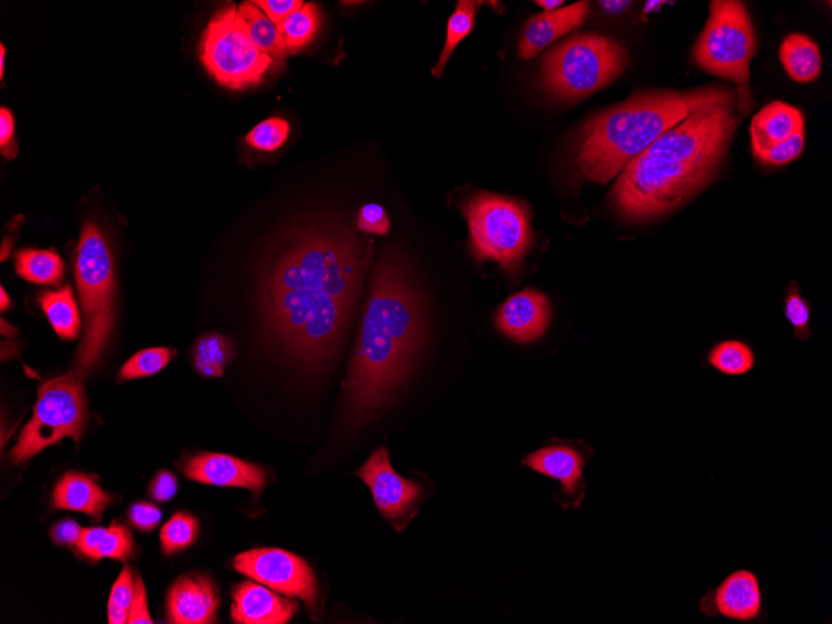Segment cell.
<instances>
[{
    "label": "cell",
    "mask_w": 832,
    "mask_h": 624,
    "mask_svg": "<svg viewBox=\"0 0 832 624\" xmlns=\"http://www.w3.org/2000/svg\"><path fill=\"white\" fill-rule=\"evenodd\" d=\"M255 4L279 28L305 2L302 0H256Z\"/></svg>",
    "instance_id": "obj_39"
},
{
    "label": "cell",
    "mask_w": 832,
    "mask_h": 624,
    "mask_svg": "<svg viewBox=\"0 0 832 624\" xmlns=\"http://www.w3.org/2000/svg\"><path fill=\"white\" fill-rule=\"evenodd\" d=\"M4 57H6V48L4 45H0V78H3L4 75Z\"/></svg>",
    "instance_id": "obj_48"
},
{
    "label": "cell",
    "mask_w": 832,
    "mask_h": 624,
    "mask_svg": "<svg viewBox=\"0 0 832 624\" xmlns=\"http://www.w3.org/2000/svg\"><path fill=\"white\" fill-rule=\"evenodd\" d=\"M708 364L721 375L739 377L754 368L756 355L744 341L726 340L710 349Z\"/></svg>",
    "instance_id": "obj_28"
},
{
    "label": "cell",
    "mask_w": 832,
    "mask_h": 624,
    "mask_svg": "<svg viewBox=\"0 0 832 624\" xmlns=\"http://www.w3.org/2000/svg\"><path fill=\"white\" fill-rule=\"evenodd\" d=\"M237 16L246 29L253 44L274 60H283L287 49L278 27L260 10L255 2H244L237 7Z\"/></svg>",
    "instance_id": "obj_23"
},
{
    "label": "cell",
    "mask_w": 832,
    "mask_h": 624,
    "mask_svg": "<svg viewBox=\"0 0 832 624\" xmlns=\"http://www.w3.org/2000/svg\"><path fill=\"white\" fill-rule=\"evenodd\" d=\"M112 500L93 478L80 472H68L58 481L53 494L55 509L82 512L94 519L102 518Z\"/></svg>",
    "instance_id": "obj_21"
},
{
    "label": "cell",
    "mask_w": 832,
    "mask_h": 624,
    "mask_svg": "<svg viewBox=\"0 0 832 624\" xmlns=\"http://www.w3.org/2000/svg\"><path fill=\"white\" fill-rule=\"evenodd\" d=\"M197 536L198 521L184 512L176 513L160 532L165 555H174V553L193 546Z\"/></svg>",
    "instance_id": "obj_30"
},
{
    "label": "cell",
    "mask_w": 832,
    "mask_h": 624,
    "mask_svg": "<svg viewBox=\"0 0 832 624\" xmlns=\"http://www.w3.org/2000/svg\"><path fill=\"white\" fill-rule=\"evenodd\" d=\"M133 551L134 541L132 533L125 526L114 521L112 526L107 529L106 535L102 543H100L93 560L113 559L125 562L133 555Z\"/></svg>",
    "instance_id": "obj_34"
},
{
    "label": "cell",
    "mask_w": 832,
    "mask_h": 624,
    "mask_svg": "<svg viewBox=\"0 0 832 624\" xmlns=\"http://www.w3.org/2000/svg\"><path fill=\"white\" fill-rule=\"evenodd\" d=\"M177 488V479L172 472L160 471L150 488V495L157 502H166L176 495Z\"/></svg>",
    "instance_id": "obj_42"
},
{
    "label": "cell",
    "mask_w": 832,
    "mask_h": 624,
    "mask_svg": "<svg viewBox=\"0 0 832 624\" xmlns=\"http://www.w3.org/2000/svg\"><path fill=\"white\" fill-rule=\"evenodd\" d=\"M9 307H10V298L6 289L2 287V289H0V308H2V311H4Z\"/></svg>",
    "instance_id": "obj_47"
},
{
    "label": "cell",
    "mask_w": 832,
    "mask_h": 624,
    "mask_svg": "<svg viewBox=\"0 0 832 624\" xmlns=\"http://www.w3.org/2000/svg\"><path fill=\"white\" fill-rule=\"evenodd\" d=\"M184 471L189 480L220 488H245L254 494H259L267 484L265 469L218 452H203L188 459Z\"/></svg>",
    "instance_id": "obj_16"
},
{
    "label": "cell",
    "mask_w": 832,
    "mask_h": 624,
    "mask_svg": "<svg viewBox=\"0 0 832 624\" xmlns=\"http://www.w3.org/2000/svg\"><path fill=\"white\" fill-rule=\"evenodd\" d=\"M319 17V9L315 3H305L278 28L284 37L287 54L299 53L316 37Z\"/></svg>",
    "instance_id": "obj_27"
},
{
    "label": "cell",
    "mask_w": 832,
    "mask_h": 624,
    "mask_svg": "<svg viewBox=\"0 0 832 624\" xmlns=\"http://www.w3.org/2000/svg\"><path fill=\"white\" fill-rule=\"evenodd\" d=\"M805 145L804 133H799L768 153L758 157L761 163L767 165H785L798 158L803 153Z\"/></svg>",
    "instance_id": "obj_37"
},
{
    "label": "cell",
    "mask_w": 832,
    "mask_h": 624,
    "mask_svg": "<svg viewBox=\"0 0 832 624\" xmlns=\"http://www.w3.org/2000/svg\"><path fill=\"white\" fill-rule=\"evenodd\" d=\"M80 379L72 374L45 381L39 388L33 418L20 432L10 454L16 464H23L64 438H72L75 442L82 439L88 421V401Z\"/></svg>",
    "instance_id": "obj_9"
},
{
    "label": "cell",
    "mask_w": 832,
    "mask_h": 624,
    "mask_svg": "<svg viewBox=\"0 0 832 624\" xmlns=\"http://www.w3.org/2000/svg\"><path fill=\"white\" fill-rule=\"evenodd\" d=\"M129 624H152L153 618L150 617L146 589L142 577L135 579V591L132 607H130Z\"/></svg>",
    "instance_id": "obj_40"
},
{
    "label": "cell",
    "mask_w": 832,
    "mask_h": 624,
    "mask_svg": "<svg viewBox=\"0 0 832 624\" xmlns=\"http://www.w3.org/2000/svg\"><path fill=\"white\" fill-rule=\"evenodd\" d=\"M781 64L797 83H813L823 69V58L813 39L805 34H790L779 50Z\"/></svg>",
    "instance_id": "obj_22"
},
{
    "label": "cell",
    "mask_w": 832,
    "mask_h": 624,
    "mask_svg": "<svg viewBox=\"0 0 832 624\" xmlns=\"http://www.w3.org/2000/svg\"><path fill=\"white\" fill-rule=\"evenodd\" d=\"M599 4L606 10V12L618 14L623 13L624 10L630 6V2H599Z\"/></svg>",
    "instance_id": "obj_45"
},
{
    "label": "cell",
    "mask_w": 832,
    "mask_h": 624,
    "mask_svg": "<svg viewBox=\"0 0 832 624\" xmlns=\"http://www.w3.org/2000/svg\"><path fill=\"white\" fill-rule=\"evenodd\" d=\"M589 3L578 2L555 12L531 18L520 40V54L524 59L536 57L541 50L583 24L588 17Z\"/></svg>",
    "instance_id": "obj_19"
},
{
    "label": "cell",
    "mask_w": 832,
    "mask_h": 624,
    "mask_svg": "<svg viewBox=\"0 0 832 624\" xmlns=\"http://www.w3.org/2000/svg\"><path fill=\"white\" fill-rule=\"evenodd\" d=\"M175 355L176 351L170 348H150L138 351L126 361L120 371V378L133 380L155 376L172 361Z\"/></svg>",
    "instance_id": "obj_31"
},
{
    "label": "cell",
    "mask_w": 832,
    "mask_h": 624,
    "mask_svg": "<svg viewBox=\"0 0 832 624\" xmlns=\"http://www.w3.org/2000/svg\"><path fill=\"white\" fill-rule=\"evenodd\" d=\"M804 115L798 108L781 102L767 105L753 117L750 126L754 156L758 158L794 135L804 133Z\"/></svg>",
    "instance_id": "obj_20"
},
{
    "label": "cell",
    "mask_w": 832,
    "mask_h": 624,
    "mask_svg": "<svg viewBox=\"0 0 832 624\" xmlns=\"http://www.w3.org/2000/svg\"><path fill=\"white\" fill-rule=\"evenodd\" d=\"M289 136V124L283 117H269L259 123L247 135L249 146L260 151H276L283 147Z\"/></svg>",
    "instance_id": "obj_33"
},
{
    "label": "cell",
    "mask_w": 832,
    "mask_h": 624,
    "mask_svg": "<svg viewBox=\"0 0 832 624\" xmlns=\"http://www.w3.org/2000/svg\"><path fill=\"white\" fill-rule=\"evenodd\" d=\"M699 611L711 618L741 623L764 621L763 591L754 572L738 570L700 600Z\"/></svg>",
    "instance_id": "obj_14"
},
{
    "label": "cell",
    "mask_w": 832,
    "mask_h": 624,
    "mask_svg": "<svg viewBox=\"0 0 832 624\" xmlns=\"http://www.w3.org/2000/svg\"><path fill=\"white\" fill-rule=\"evenodd\" d=\"M564 3V0H537L536 2L538 7L545 9V13L555 12Z\"/></svg>",
    "instance_id": "obj_46"
},
{
    "label": "cell",
    "mask_w": 832,
    "mask_h": 624,
    "mask_svg": "<svg viewBox=\"0 0 832 624\" xmlns=\"http://www.w3.org/2000/svg\"><path fill=\"white\" fill-rule=\"evenodd\" d=\"M477 3L471 0H460L455 12L450 17L448 23L446 40L443 52L433 68L431 73L439 78L444 73L451 55L456 47L470 34L474 28Z\"/></svg>",
    "instance_id": "obj_29"
},
{
    "label": "cell",
    "mask_w": 832,
    "mask_h": 624,
    "mask_svg": "<svg viewBox=\"0 0 832 624\" xmlns=\"http://www.w3.org/2000/svg\"><path fill=\"white\" fill-rule=\"evenodd\" d=\"M374 499L377 509L396 530L402 531L418 512L423 489L414 480L399 475L390 462L387 448L377 449L357 471Z\"/></svg>",
    "instance_id": "obj_13"
},
{
    "label": "cell",
    "mask_w": 832,
    "mask_h": 624,
    "mask_svg": "<svg viewBox=\"0 0 832 624\" xmlns=\"http://www.w3.org/2000/svg\"><path fill=\"white\" fill-rule=\"evenodd\" d=\"M594 451L584 442L554 440L526 456L523 464L559 482L554 499L564 510L577 509L586 498L585 470Z\"/></svg>",
    "instance_id": "obj_12"
},
{
    "label": "cell",
    "mask_w": 832,
    "mask_h": 624,
    "mask_svg": "<svg viewBox=\"0 0 832 624\" xmlns=\"http://www.w3.org/2000/svg\"><path fill=\"white\" fill-rule=\"evenodd\" d=\"M129 519L136 529L148 532L157 528L163 519V513L153 503L136 502L129 510Z\"/></svg>",
    "instance_id": "obj_38"
},
{
    "label": "cell",
    "mask_w": 832,
    "mask_h": 624,
    "mask_svg": "<svg viewBox=\"0 0 832 624\" xmlns=\"http://www.w3.org/2000/svg\"><path fill=\"white\" fill-rule=\"evenodd\" d=\"M17 274L42 286H55L64 277V262L55 252L25 248L16 254Z\"/></svg>",
    "instance_id": "obj_25"
},
{
    "label": "cell",
    "mask_w": 832,
    "mask_h": 624,
    "mask_svg": "<svg viewBox=\"0 0 832 624\" xmlns=\"http://www.w3.org/2000/svg\"><path fill=\"white\" fill-rule=\"evenodd\" d=\"M219 593L205 576L179 577L168 591V620L176 624H207L216 621Z\"/></svg>",
    "instance_id": "obj_17"
},
{
    "label": "cell",
    "mask_w": 832,
    "mask_h": 624,
    "mask_svg": "<svg viewBox=\"0 0 832 624\" xmlns=\"http://www.w3.org/2000/svg\"><path fill=\"white\" fill-rule=\"evenodd\" d=\"M470 229V247L477 264L493 260L514 274L534 243L524 204L490 193L471 196L463 204Z\"/></svg>",
    "instance_id": "obj_8"
},
{
    "label": "cell",
    "mask_w": 832,
    "mask_h": 624,
    "mask_svg": "<svg viewBox=\"0 0 832 624\" xmlns=\"http://www.w3.org/2000/svg\"><path fill=\"white\" fill-rule=\"evenodd\" d=\"M729 89L649 92L590 117L581 133L576 166L579 174L608 184L631 160L690 115L707 108L735 104Z\"/></svg>",
    "instance_id": "obj_4"
},
{
    "label": "cell",
    "mask_w": 832,
    "mask_h": 624,
    "mask_svg": "<svg viewBox=\"0 0 832 624\" xmlns=\"http://www.w3.org/2000/svg\"><path fill=\"white\" fill-rule=\"evenodd\" d=\"M107 529L104 528H90L85 529L80 536L76 548L89 559H94L95 552L100 546V543L104 540Z\"/></svg>",
    "instance_id": "obj_44"
},
{
    "label": "cell",
    "mask_w": 832,
    "mask_h": 624,
    "mask_svg": "<svg viewBox=\"0 0 832 624\" xmlns=\"http://www.w3.org/2000/svg\"><path fill=\"white\" fill-rule=\"evenodd\" d=\"M39 305L60 338L65 340L78 338L82 319H80L72 287L65 286L59 290L43 291L39 296Z\"/></svg>",
    "instance_id": "obj_24"
},
{
    "label": "cell",
    "mask_w": 832,
    "mask_h": 624,
    "mask_svg": "<svg viewBox=\"0 0 832 624\" xmlns=\"http://www.w3.org/2000/svg\"><path fill=\"white\" fill-rule=\"evenodd\" d=\"M235 356L233 340L219 334L199 337L193 348L194 366L198 374L206 378L223 377Z\"/></svg>",
    "instance_id": "obj_26"
},
{
    "label": "cell",
    "mask_w": 832,
    "mask_h": 624,
    "mask_svg": "<svg viewBox=\"0 0 832 624\" xmlns=\"http://www.w3.org/2000/svg\"><path fill=\"white\" fill-rule=\"evenodd\" d=\"M626 49L615 39L579 34L543 59V84L558 99L577 100L613 83L627 67Z\"/></svg>",
    "instance_id": "obj_7"
},
{
    "label": "cell",
    "mask_w": 832,
    "mask_h": 624,
    "mask_svg": "<svg viewBox=\"0 0 832 624\" xmlns=\"http://www.w3.org/2000/svg\"><path fill=\"white\" fill-rule=\"evenodd\" d=\"M0 147L7 158H13L18 153L14 141V119L7 108L0 109Z\"/></svg>",
    "instance_id": "obj_41"
},
{
    "label": "cell",
    "mask_w": 832,
    "mask_h": 624,
    "mask_svg": "<svg viewBox=\"0 0 832 624\" xmlns=\"http://www.w3.org/2000/svg\"><path fill=\"white\" fill-rule=\"evenodd\" d=\"M551 320L548 298L535 289L518 291L497 310L496 327L520 345L533 344L546 334Z\"/></svg>",
    "instance_id": "obj_15"
},
{
    "label": "cell",
    "mask_w": 832,
    "mask_h": 624,
    "mask_svg": "<svg viewBox=\"0 0 832 624\" xmlns=\"http://www.w3.org/2000/svg\"><path fill=\"white\" fill-rule=\"evenodd\" d=\"M82 532L83 529L74 520L68 519L58 522L52 531H50V535H52L58 545L76 546Z\"/></svg>",
    "instance_id": "obj_43"
},
{
    "label": "cell",
    "mask_w": 832,
    "mask_h": 624,
    "mask_svg": "<svg viewBox=\"0 0 832 624\" xmlns=\"http://www.w3.org/2000/svg\"><path fill=\"white\" fill-rule=\"evenodd\" d=\"M230 615L243 624H285L296 615L298 603L284 599L263 586V583L244 582L234 590Z\"/></svg>",
    "instance_id": "obj_18"
},
{
    "label": "cell",
    "mask_w": 832,
    "mask_h": 624,
    "mask_svg": "<svg viewBox=\"0 0 832 624\" xmlns=\"http://www.w3.org/2000/svg\"><path fill=\"white\" fill-rule=\"evenodd\" d=\"M357 225L362 233L384 236L390 229L387 211L378 204H367L359 209Z\"/></svg>",
    "instance_id": "obj_36"
},
{
    "label": "cell",
    "mask_w": 832,
    "mask_h": 624,
    "mask_svg": "<svg viewBox=\"0 0 832 624\" xmlns=\"http://www.w3.org/2000/svg\"><path fill=\"white\" fill-rule=\"evenodd\" d=\"M198 54L209 75L233 90L258 85L275 63L250 42L235 4L219 9L209 20Z\"/></svg>",
    "instance_id": "obj_10"
},
{
    "label": "cell",
    "mask_w": 832,
    "mask_h": 624,
    "mask_svg": "<svg viewBox=\"0 0 832 624\" xmlns=\"http://www.w3.org/2000/svg\"><path fill=\"white\" fill-rule=\"evenodd\" d=\"M425 304L403 262L380 257L346 385L345 415L359 428L392 402L425 344Z\"/></svg>",
    "instance_id": "obj_2"
},
{
    "label": "cell",
    "mask_w": 832,
    "mask_h": 624,
    "mask_svg": "<svg viewBox=\"0 0 832 624\" xmlns=\"http://www.w3.org/2000/svg\"><path fill=\"white\" fill-rule=\"evenodd\" d=\"M735 104L699 110L651 144L624 168L610 191L629 221L654 219L703 188L726 157L739 120Z\"/></svg>",
    "instance_id": "obj_3"
},
{
    "label": "cell",
    "mask_w": 832,
    "mask_h": 624,
    "mask_svg": "<svg viewBox=\"0 0 832 624\" xmlns=\"http://www.w3.org/2000/svg\"><path fill=\"white\" fill-rule=\"evenodd\" d=\"M350 231L314 225L290 235L260 279L266 335L305 370L323 369L342 345L373 256Z\"/></svg>",
    "instance_id": "obj_1"
},
{
    "label": "cell",
    "mask_w": 832,
    "mask_h": 624,
    "mask_svg": "<svg viewBox=\"0 0 832 624\" xmlns=\"http://www.w3.org/2000/svg\"><path fill=\"white\" fill-rule=\"evenodd\" d=\"M785 317L794 327V336L800 340L809 339L810 306L809 301L801 296L797 282L791 284L785 296Z\"/></svg>",
    "instance_id": "obj_35"
},
{
    "label": "cell",
    "mask_w": 832,
    "mask_h": 624,
    "mask_svg": "<svg viewBox=\"0 0 832 624\" xmlns=\"http://www.w3.org/2000/svg\"><path fill=\"white\" fill-rule=\"evenodd\" d=\"M235 569L288 597L306 602L310 613L318 615V581L308 563L294 553L278 549H259L240 553Z\"/></svg>",
    "instance_id": "obj_11"
},
{
    "label": "cell",
    "mask_w": 832,
    "mask_h": 624,
    "mask_svg": "<svg viewBox=\"0 0 832 624\" xmlns=\"http://www.w3.org/2000/svg\"><path fill=\"white\" fill-rule=\"evenodd\" d=\"M75 276L84 314V336L73 374L85 378L102 359L115 320V272L112 250L102 231L85 223L80 234Z\"/></svg>",
    "instance_id": "obj_5"
},
{
    "label": "cell",
    "mask_w": 832,
    "mask_h": 624,
    "mask_svg": "<svg viewBox=\"0 0 832 624\" xmlns=\"http://www.w3.org/2000/svg\"><path fill=\"white\" fill-rule=\"evenodd\" d=\"M756 34L747 7L739 0H715L708 22L697 40L694 58L709 74L737 84L738 106L751 109L750 63L756 55Z\"/></svg>",
    "instance_id": "obj_6"
},
{
    "label": "cell",
    "mask_w": 832,
    "mask_h": 624,
    "mask_svg": "<svg viewBox=\"0 0 832 624\" xmlns=\"http://www.w3.org/2000/svg\"><path fill=\"white\" fill-rule=\"evenodd\" d=\"M135 591V580L130 567L120 573L109 599L107 618L112 624H124L129 621Z\"/></svg>",
    "instance_id": "obj_32"
}]
</instances>
